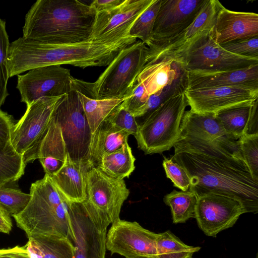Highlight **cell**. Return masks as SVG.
Here are the masks:
<instances>
[{
  "label": "cell",
  "instance_id": "obj_1",
  "mask_svg": "<svg viewBox=\"0 0 258 258\" xmlns=\"http://www.w3.org/2000/svg\"><path fill=\"white\" fill-rule=\"evenodd\" d=\"M173 161L190 178L189 190L198 197L218 194L235 198L246 213L258 212V181L250 171L239 139L209 141L177 138Z\"/></svg>",
  "mask_w": 258,
  "mask_h": 258
},
{
  "label": "cell",
  "instance_id": "obj_2",
  "mask_svg": "<svg viewBox=\"0 0 258 258\" xmlns=\"http://www.w3.org/2000/svg\"><path fill=\"white\" fill-rule=\"evenodd\" d=\"M137 38L129 36L113 42L90 40L71 44H43L22 37L10 43L7 67L10 77L31 69L70 64L84 69L108 66L123 48Z\"/></svg>",
  "mask_w": 258,
  "mask_h": 258
},
{
  "label": "cell",
  "instance_id": "obj_3",
  "mask_svg": "<svg viewBox=\"0 0 258 258\" xmlns=\"http://www.w3.org/2000/svg\"><path fill=\"white\" fill-rule=\"evenodd\" d=\"M96 14L80 1L38 0L25 16L22 37L48 44L87 41Z\"/></svg>",
  "mask_w": 258,
  "mask_h": 258
},
{
  "label": "cell",
  "instance_id": "obj_4",
  "mask_svg": "<svg viewBox=\"0 0 258 258\" xmlns=\"http://www.w3.org/2000/svg\"><path fill=\"white\" fill-rule=\"evenodd\" d=\"M30 199L22 211L12 216L28 238L40 235H58L74 243V234L67 202L51 177L32 183Z\"/></svg>",
  "mask_w": 258,
  "mask_h": 258
},
{
  "label": "cell",
  "instance_id": "obj_5",
  "mask_svg": "<svg viewBox=\"0 0 258 258\" xmlns=\"http://www.w3.org/2000/svg\"><path fill=\"white\" fill-rule=\"evenodd\" d=\"M148 47L141 41L121 49L94 82L74 79V89L96 99H121L127 96L146 64Z\"/></svg>",
  "mask_w": 258,
  "mask_h": 258
},
{
  "label": "cell",
  "instance_id": "obj_6",
  "mask_svg": "<svg viewBox=\"0 0 258 258\" xmlns=\"http://www.w3.org/2000/svg\"><path fill=\"white\" fill-rule=\"evenodd\" d=\"M188 106L184 93L174 96L138 123L136 138L145 154L170 150L178 138L183 115Z\"/></svg>",
  "mask_w": 258,
  "mask_h": 258
},
{
  "label": "cell",
  "instance_id": "obj_7",
  "mask_svg": "<svg viewBox=\"0 0 258 258\" xmlns=\"http://www.w3.org/2000/svg\"><path fill=\"white\" fill-rule=\"evenodd\" d=\"M186 71L240 70L257 64L258 58L240 56L224 49L215 40L214 27L202 32L178 58Z\"/></svg>",
  "mask_w": 258,
  "mask_h": 258
},
{
  "label": "cell",
  "instance_id": "obj_8",
  "mask_svg": "<svg viewBox=\"0 0 258 258\" xmlns=\"http://www.w3.org/2000/svg\"><path fill=\"white\" fill-rule=\"evenodd\" d=\"M61 128L67 153L76 162L89 161L92 134L78 90L62 96L52 114Z\"/></svg>",
  "mask_w": 258,
  "mask_h": 258
},
{
  "label": "cell",
  "instance_id": "obj_9",
  "mask_svg": "<svg viewBox=\"0 0 258 258\" xmlns=\"http://www.w3.org/2000/svg\"><path fill=\"white\" fill-rule=\"evenodd\" d=\"M65 200L75 236L74 258H105L109 224L86 200L81 203Z\"/></svg>",
  "mask_w": 258,
  "mask_h": 258
},
{
  "label": "cell",
  "instance_id": "obj_10",
  "mask_svg": "<svg viewBox=\"0 0 258 258\" xmlns=\"http://www.w3.org/2000/svg\"><path fill=\"white\" fill-rule=\"evenodd\" d=\"M61 96L44 97L35 101L27 107L24 114L14 124L11 144L15 151L23 156L26 165L30 162L47 130L54 109Z\"/></svg>",
  "mask_w": 258,
  "mask_h": 258
},
{
  "label": "cell",
  "instance_id": "obj_11",
  "mask_svg": "<svg viewBox=\"0 0 258 258\" xmlns=\"http://www.w3.org/2000/svg\"><path fill=\"white\" fill-rule=\"evenodd\" d=\"M17 76V88L26 107L42 98L61 96L74 89L75 78L60 65L36 68Z\"/></svg>",
  "mask_w": 258,
  "mask_h": 258
},
{
  "label": "cell",
  "instance_id": "obj_12",
  "mask_svg": "<svg viewBox=\"0 0 258 258\" xmlns=\"http://www.w3.org/2000/svg\"><path fill=\"white\" fill-rule=\"evenodd\" d=\"M86 200L109 224L119 219L130 190L123 179L111 177L92 166L86 179Z\"/></svg>",
  "mask_w": 258,
  "mask_h": 258
},
{
  "label": "cell",
  "instance_id": "obj_13",
  "mask_svg": "<svg viewBox=\"0 0 258 258\" xmlns=\"http://www.w3.org/2000/svg\"><path fill=\"white\" fill-rule=\"evenodd\" d=\"M158 237L137 222L119 218L107 232L106 249L125 258H157Z\"/></svg>",
  "mask_w": 258,
  "mask_h": 258
},
{
  "label": "cell",
  "instance_id": "obj_14",
  "mask_svg": "<svg viewBox=\"0 0 258 258\" xmlns=\"http://www.w3.org/2000/svg\"><path fill=\"white\" fill-rule=\"evenodd\" d=\"M245 213L240 200L223 195L207 194L198 197L195 218L206 235L216 237L220 232L232 227Z\"/></svg>",
  "mask_w": 258,
  "mask_h": 258
},
{
  "label": "cell",
  "instance_id": "obj_15",
  "mask_svg": "<svg viewBox=\"0 0 258 258\" xmlns=\"http://www.w3.org/2000/svg\"><path fill=\"white\" fill-rule=\"evenodd\" d=\"M190 110L198 113H216L229 108L252 104L258 99V88L226 86L185 90Z\"/></svg>",
  "mask_w": 258,
  "mask_h": 258
},
{
  "label": "cell",
  "instance_id": "obj_16",
  "mask_svg": "<svg viewBox=\"0 0 258 258\" xmlns=\"http://www.w3.org/2000/svg\"><path fill=\"white\" fill-rule=\"evenodd\" d=\"M221 5L219 1L208 0L199 15L188 27L161 43L148 47L146 64L162 59H172L176 62L202 32L214 27Z\"/></svg>",
  "mask_w": 258,
  "mask_h": 258
},
{
  "label": "cell",
  "instance_id": "obj_17",
  "mask_svg": "<svg viewBox=\"0 0 258 258\" xmlns=\"http://www.w3.org/2000/svg\"><path fill=\"white\" fill-rule=\"evenodd\" d=\"M154 1L124 0L112 9L97 13L91 40L113 42L129 36L135 21Z\"/></svg>",
  "mask_w": 258,
  "mask_h": 258
},
{
  "label": "cell",
  "instance_id": "obj_18",
  "mask_svg": "<svg viewBox=\"0 0 258 258\" xmlns=\"http://www.w3.org/2000/svg\"><path fill=\"white\" fill-rule=\"evenodd\" d=\"M208 0H161L153 28L151 43H161L188 27Z\"/></svg>",
  "mask_w": 258,
  "mask_h": 258
},
{
  "label": "cell",
  "instance_id": "obj_19",
  "mask_svg": "<svg viewBox=\"0 0 258 258\" xmlns=\"http://www.w3.org/2000/svg\"><path fill=\"white\" fill-rule=\"evenodd\" d=\"M214 34L220 45L258 37V14L231 11L222 5L217 14Z\"/></svg>",
  "mask_w": 258,
  "mask_h": 258
},
{
  "label": "cell",
  "instance_id": "obj_20",
  "mask_svg": "<svg viewBox=\"0 0 258 258\" xmlns=\"http://www.w3.org/2000/svg\"><path fill=\"white\" fill-rule=\"evenodd\" d=\"M186 72V90L226 86L258 88V64L240 70Z\"/></svg>",
  "mask_w": 258,
  "mask_h": 258
},
{
  "label": "cell",
  "instance_id": "obj_21",
  "mask_svg": "<svg viewBox=\"0 0 258 258\" xmlns=\"http://www.w3.org/2000/svg\"><path fill=\"white\" fill-rule=\"evenodd\" d=\"M92 166L88 161L73 160L67 153L61 168L50 177L66 200L73 203H81L87 198L86 176Z\"/></svg>",
  "mask_w": 258,
  "mask_h": 258
},
{
  "label": "cell",
  "instance_id": "obj_22",
  "mask_svg": "<svg viewBox=\"0 0 258 258\" xmlns=\"http://www.w3.org/2000/svg\"><path fill=\"white\" fill-rule=\"evenodd\" d=\"M67 153L61 128L52 115L49 125L30 158V162L38 159L45 174L51 177L63 165Z\"/></svg>",
  "mask_w": 258,
  "mask_h": 258
},
{
  "label": "cell",
  "instance_id": "obj_23",
  "mask_svg": "<svg viewBox=\"0 0 258 258\" xmlns=\"http://www.w3.org/2000/svg\"><path fill=\"white\" fill-rule=\"evenodd\" d=\"M178 138L209 141L238 139L225 132L214 113H198L190 109L183 115Z\"/></svg>",
  "mask_w": 258,
  "mask_h": 258
},
{
  "label": "cell",
  "instance_id": "obj_24",
  "mask_svg": "<svg viewBox=\"0 0 258 258\" xmlns=\"http://www.w3.org/2000/svg\"><path fill=\"white\" fill-rule=\"evenodd\" d=\"M184 69L178 62L162 59L147 64L137 77L150 96L163 89L172 82Z\"/></svg>",
  "mask_w": 258,
  "mask_h": 258
},
{
  "label": "cell",
  "instance_id": "obj_25",
  "mask_svg": "<svg viewBox=\"0 0 258 258\" xmlns=\"http://www.w3.org/2000/svg\"><path fill=\"white\" fill-rule=\"evenodd\" d=\"M130 135L111 124L104 121L92 135L89 161L97 167L102 158L127 143Z\"/></svg>",
  "mask_w": 258,
  "mask_h": 258
},
{
  "label": "cell",
  "instance_id": "obj_26",
  "mask_svg": "<svg viewBox=\"0 0 258 258\" xmlns=\"http://www.w3.org/2000/svg\"><path fill=\"white\" fill-rule=\"evenodd\" d=\"M24 246L31 258H74L73 243L69 239L61 236L30 237Z\"/></svg>",
  "mask_w": 258,
  "mask_h": 258
},
{
  "label": "cell",
  "instance_id": "obj_27",
  "mask_svg": "<svg viewBox=\"0 0 258 258\" xmlns=\"http://www.w3.org/2000/svg\"><path fill=\"white\" fill-rule=\"evenodd\" d=\"M135 160L127 143L120 148L105 154L97 167L111 177L123 179L128 177L135 170Z\"/></svg>",
  "mask_w": 258,
  "mask_h": 258
},
{
  "label": "cell",
  "instance_id": "obj_28",
  "mask_svg": "<svg viewBox=\"0 0 258 258\" xmlns=\"http://www.w3.org/2000/svg\"><path fill=\"white\" fill-rule=\"evenodd\" d=\"M78 92L92 134L124 100V98L96 99L88 97L78 90Z\"/></svg>",
  "mask_w": 258,
  "mask_h": 258
},
{
  "label": "cell",
  "instance_id": "obj_29",
  "mask_svg": "<svg viewBox=\"0 0 258 258\" xmlns=\"http://www.w3.org/2000/svg\"><path fill=\"white\" fill-rule=\"evenodd\" d=\"M253 103L225 109L217 112L215 116L227 134L239 139L246 133Z\"/></svg>",
  "mask_w": 258,
  "mask_h": 258
},
{
  "label": "cell",
  "instance_id": "obj_30",
  "mask_svg": "<svg viewBox=\"0 0 258 258\" xmlns=\"http://www.w3.org/2000/svg\"><path fill=\"white\" fill-rule=\"evenodd\" d=\"M197 199L196 194L189 190L177 191L174 189L166 195L163 201L166 205L170 207L173 223H185L190 218H195Z\"/></svg>",
  "mask_w": 258,
  "mask_h": 258
},
{
  "label": "cell",
  "instance_id": "obj_31",
  "mask_svg": "<svg viewBox=\"0 0 258 258\" xmlns=\"http://www.w3.org/2000/svg\"><path fill=\"white\" fill-rule=\"evenodd\" d=\"M187 87L186 71L183 70L172 82L163 89L149 96L146 103L133 115L135 118L143 117L142 120L171 97L184 93Z\"/></svg>",
  "mask_w": 258,
  "mask_h": 258
},
{
  "label": "cell",
  "instance_id": "obj_32",
  "mask_svg": "<svg viewBox=\"0 0 258 258\" xmlns=\"http://www.w3.org/2000/svg\"><path fill=\"white\" fill-rule=\"evenodd\" d=\"M200 249L184 244L169 230L158 233L157 258H192L194 253Z\"/></svg>",
  "mask_w": 258,
  "mask_h": 258
},
{
  "label": "cell",
  "instance_id": "obj_33",
  "mask_svg": "<svg viewBox=\"0 0 258 258\" xmlns=\"http://www.w3.org/2000/svg\"><path fill=\"white\" fill-rule=\"evenodd\" d=\"M25 166L23 156L14 148L0 149V186L18 180L24 174Z\"/></svg>",
  "mask_w": 258,
  "mask_h": 258
},
{
  "label": "cell",
  "instance_id": "obj_34",
  "mask_svg": "<svg viewBox=\"0 0 258 258\" xmlns=\"http://www.w3.org/2000/svg\"><path fill=\"white\" fill-rule=\"evenodd\" d=\"M161 2V0H154L137 19L129 32V36L140 39L147 46L152 41L154 23Z\"/></svg>",
  "mask_w": 258,
  "mask_h": 258
},
{
  "label": "cell",
  "instance_id": "obj_35",
  "mask_svg": "<svg viewBox=\"0 0 258 258\" xmlns=\"http://www.w3.org/2000/svg\"><path fill=\"white\" fill-rule=\"evenodd\" d=\"M30 199L29 194L5 185L0 186V205L12 216L22 211Z\"/></svg>",
  "mask_w": 258,
  "mask_h": 258
},
{
  "label": "cell",
  "instance_id": "obj_36",
  "mask_svg": "<svg viewBox=\"0 0 258 258\" xmlns=\"http://www.w3.org/2000/svg\"><path fill=\"white\" fill-rule=\"evenodd\" d=\"M5 21L0 19V109L9 95L7 83L9 78L7 58L10 45Z\"/></svg>",
  "mask_w": 258,
  "mask_h": 258
},
{
  "label": "cell",
  "instance_id": "obj_37",
  "mask_svg": "<svg viewBox=\"0 0 258 258\" xmlns=\"http://www.w3.org/2000/svg\"><path fill=\"white\" fill-rule=\"evenodd\" d=\"M239 142L243 158L252 177L258 181V135H244Z\"/></svg>",
  "mask_w": 258,
  "mask_h": 258
},
{
  "label": "cell",
  "instance_id": "obj_38",
  "mask_svg": "<svg viewBox=\"0 0 258 258\" xmlns=\"http://www.w3.org/2000/svg\"><path fill=\"white\" fill-rule=\"evenodd\" d=\"M114 126L123 130L130 135H136L138 123L132 113L124 106L122 102L105 119Z\"/></svg>",
  "mask_w": 258,
  "mask_h": 258
},
{
  "label": "cell",
  "instance_id": "obj_39",
  "mask_svg": "<svg viewBox=\"0 0 258 258\" xmlns=\"http://www.w3.org/2000/svg\"><path fill=\"white\" fill-rule=\"evenodd\" d=\"M163 167L167 178L173 183V185L182 191L188 190L191 184L190 178L185 169L172 158L164 157Z\"/></svg>",
  "mask_w": 258,
  "mask_h": 258
},
{
  "label": "cell",
  "instance_id": "obj_40",
  "mask_svg": "<svg viewBox=\"0 0 258 258\" xmlns=\"http://www.w3.org/2000/svg\"><path fill=\"white\" fill-rule=\"evenodd\" d=\"M221 46L232 53L258 58V37L232 41Z\"/></svg>",
  "mask_w": 258,
  "mask_h": 258
},
{
  "label": "cell",
  "instance_id": "obj_41",
  "mask_svg": "<svg viewBox=\"0 0 258 258\" xmlns=\"http://www.w3.org/2000/svg\"><path fill=\"white\" fill-rule=\"evenodd\" d=\"M149 98V96L143 85L136 81L128 95L124 98L122 103L133 114L146 103Z\"/></svg>",
  "mask_w": 258,
  "mask_h": 258
},
{
  "label": "cell",
  "instance_id": "obj_42",
  "mask_svg": "<svg viewBox=\"0 0 258 258\" xmlns=\"http://www.w3.org/2000/svg\"><path fill=\"white\" fill-rule=\"evenodd\" d=\"M14 121L12 116L0 109V149L6 150L13 148L11 144V136Z\"/></svg>",
  "mask_w": 258,
  "mask_h": 258
},
{
  "label": "cell",
  "instance_id": "obj_43",
  "mask_svg": "<svg viewBox=\"0 0 258 258\" xmlns=\"http://www.w3.org/2000/svg\"><path fill=\"white\" fill-rule=\"evenodd\" d=\"M0 258H31L24 246L0 248Z\"/></svg>",
  "mask_w": 258,
  "mask_h": 258
},
{
  "label": "cell",
  "instance_id": "obj_44",
  "mask_svg": "<svg viewBox=\"0 0 258 258\" xmlns=\"http://www.w3.org/2000/svg\"><path fill=\"white\" fill-rule=\"evenodd\" d=\"M123 1L124 0H95L89 5L97 13L112 9Z\"/></svg>",
  "mask_w": 258,
  "mask_h": 258
},
{
  "label": "cell",
  "instance_id": "obj_45",
  "mask_svg": "<svg viewBox=\"0 0 258 258\" xmlns=\"http://www.w3.org/2000/svg\"><path fill=\"white\" fill-rule=\"evenodd\" d=\"M245 135H258V99L252 105Z\"/></svg>",
  "mask_w": 258,
  "mask_h": 258
},
{
  "label": "cell",
  "instance_id": "obj_46",
  "mask_svg": "<svg viewBox=\"0 0 258 258\" xmlns=\"http://www.w3.org/2000/svg\"><path fill=\"white\" fill-rule=\"evenodd\" d=\"M12 227L11 215L0 205V232L9 234Z\"/></svg>",
  "mask_w": 258,
  "mask_h": 258
}]
</instances>
